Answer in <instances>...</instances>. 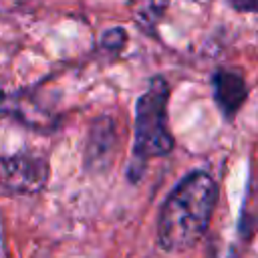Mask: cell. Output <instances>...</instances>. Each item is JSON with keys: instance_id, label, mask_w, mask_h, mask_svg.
<instances>
[{"instance_id": "obj_4", "label": "cell", "mask_w": 258, "mask_h": 258, "mask_svg": "<svg viewBox=\"0 0 258 258\" xmlns=\"http://www.w3.org/2000/svg\"><path fill=\"white\" fill-rule=\"evenodd\" d=\"M214 97L226 117L236 115L248 97L244 79L234 71H218L214 75Z\"/></svg>"}, {"instance_id": "obj_2", "label": "cell", "mask_w": 258, "mask_h": 258, "mask_svg": "<svg viewBox=\"0 0 258 258\" xmlns=\"http://www.w3.org/2000/svg\"><path fill=\"white\" fill-rule=\"evenodd\" d=\"M167 97L169 87L165 79H151L147 91L135 105V139H133V167H143L149 157H159L171 151L173 137L167 129Z\"/></svg>"}, {"instance_id": "obj_3", "label": "cell", "mask_w": 258, "mask_h": 258, "mask_svg": "<svg viewBox=\"0 0 258 258\" xmlns=\"http://www.w3.org/2000/svg\"><path fill=\"white\" fill-rule=\"evenodd\" d=\"M48 167L34 155H12L0 161V181L18 194H32L44 185Z\"/></svg>"}, {"instance_id": "obj_5", "label": "cell", "mask_w": 258, "mask_h": 258, "mask_svg": "<svg viewBox=\"0 0 258 258\" xmlns=\"http://www.w3.org/2000/svg\"><path fill=\"white\" fill-rule=\"evenodd\" d=\"M232 8L240 12H258V0H228Z\"/></svg>"}, {"instance_id": "obj_1", "label": "cell", "mask_w": 258, "mask_h": 258, "mask_svg": "<svg viewBox=\"0 0 258 258\" xmlns=\"http://www.w3.org/2000/svg\"><path fill=\"white\" fill-rule=\"evenodd\" d=\"M216 198V183L206 171L183 177L161 206L157 220L159 246L169 252L191 248L210 224Z\"/></svg>"}]
</instances>
